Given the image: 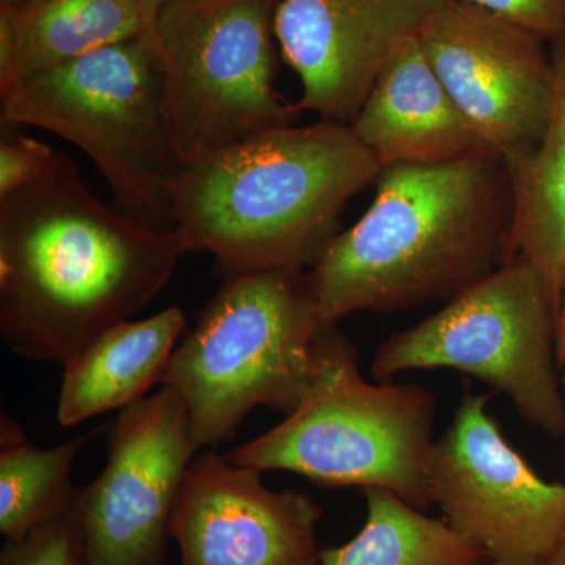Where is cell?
Masks as SVG:
<instances>
[{"label": "cell", "instance_id": "obj_1", "mask_svg": "<svg viewBox=\"0 0 565 565\" xmlns=\"http://www.w3.org/2000/svg\"><path fill=\"white\" fill-rule=\"evenodd\" d=\"M185 248L93 195L57 152L39 180L0 199V333L18 355L66 366L139 313Z\"/></svg>", "mask_w": 565, "mask_h": 565}, {"label": "cell", "instance_id": "obj_2", "mask_svg": "<svg viewBox=\"0 0 565 565\" xmlns=\"http://www.w3.org/2000/svg\"><path fill=\"white\" fill-rule=\"evenodd\" d=\"M514 188L500 154L396 163L311 267L322 321L452 299L511 258Z\"/></svg>", "mask_w": 565, "mask_h": 565}, {"label": "cell", "instance_id": "obj_3", "mask_svg": "<svg viewBox=\"0 0 565 565\" xmlns=\"http://www.w3.org/2000/svg\"><path fill=\"white\" fill-rule=\"evenodd\" d=\"M382 167L349 125H286L189 163L173 192L185 252L226 275L313 267L352 196Z\"/></svg>", "mask_w": 565, "mask_h": 565}, {"label": "cell", "instance_id": "obj_4", "mask_svg": "<svg viewBox=\"0 0 565 565\" xmlns=\"http://www.w3.org/2000/svg\"><path fill=\"white\" fill-rule=\"evenodd\" d=\"M315 356L302 404L226 459L263 473L291 471L322 487L386 489L422 511L430 508L434 394L422 385L367 382L355 345L337 323L322 327Z\"/></svg>", "mask_w": 565, "mask_h": 565}, {"label": "cell", "instance_id": "obj_5", "mask_svg": "<svg viewBox=\"0 0 565 565\" xmlns=\"http://www.w3.org/2000/svg\"><path fill=\"white\" fill-rule=\"evenodd\" d=\"M0 98L6 125L43 129L84 151L118 211L173 230V192L185 163L150 41L136 36L40 71Z\"/></svg>", "mask_w": 565, "mask_h": 565}, {"label": "cell", "instance_id": "obj_6", "mask_svg": "<svg viewBox=\"0 0 565 565\" xmlns=\"http://www.w3.org/2000/svg\"><path fill=\"white\" fill-rule=\"evenodd\" d=\"M323 326L308 274L226 277L174 349L162 384L184 401L196 446L225 444L255 407L292 414L313 382Z\"/></svg>", "mask_w": 565, "mask_h": 565}, {"label": "cell", "instance_id": "obj_7", "mask_svg": "<svg viewBox=\"0 0 565 565\" xmlns=\"http://www.w3.org/2000/svg\"><path fill=\"white\" fill-rule=\"evenodd\" d=\"M556 321L544 275L512 256L430 318L386 338L371 373L390 382L407 371H459L508 396L531 426L563 437Z\"/></svg>", "mask_w": 565, "mask_h": 565}, {"label": "cell", "instance_id": "obj_8", "mask_svg": "<svg viewBox=\"0 0 565 565\" xmlns=\"http://www.w3.org/2000/svg\"><path fill=\"white\" fill-rule=\"evenodd\" d=\"M280 0H166L156 46L185 166L300 114L275 88Z\"/></svg>", "mask_w": 565, "mask_h": 565}, {"label": "cell", "instance_id": "obj_9", "mask_svg": "<svg viewBox=\"0 0 565 565\" xmlns=\"http://www.w3.org/2000/svg\"><path fill=\"white\" fill-rule=\"evenodd\" d=\"M487 394L467 393L429 463L433 504L492 565H546L565 535V486L509 445Z\"/></svg>", "mask_w": 565, "mask_h": 565}, {"label": "cell", "instance_id": "obj_10", "mask_svg": "<svg viewBox=\"0 0 565 565\" xmlns=\"http://www.w3.org/2000/svg\"><path fill=\"white\" fill-rule=\"evenodd\" d=\"M188 407L162 385L107 429V463L76 490L85 565H163L170 520L196 452Z\"/></svg>", "mask_w": 565, "mask_h": 565}, {"label": "cell", "instance_id": "obj_11", "mask_svg": "<svg viewBox=\"0 0 565 565\" xmlns=\"http://www.w3.org/2000/svg\"><path fill=\"white\" fill-rule=\"evenodd\" d=\"M418 41L476 132L508 167L525 161L555 102L550 43L463 0H448Z\"/></svg>", "mask_w": 565, "mask_h": 565}, {"label": "cell", "instance_id": "obj_12", "mask_svg": "<svg viewBox=\"0 0 565 565\" xmlns=\"http://www.w3.org/2000/svg\"><path fill=\"white\" fill-rule=\"evenodd\" d=\"M448 0H280L274 31L302 84L297 110L351 121L397 50Z\"/></svg>", "mask_w": 565, "mask_h": 565}, {"label": "cell", "instance_id": "obj_13", "mask_svg": "<svg viewBox=\"0 0 565 565\" xmlns=\"http://www.w3.org/2000/svg\"><path fill=\"white\" fill-rule=\"evenodd\" d=\"M262 476L215 451L195 457L170 520L182 565H321L318 505Z\"/></svg>", "mask_w": 565, "mask_h": 565}, {"label": "cell", "instance_id": "obj_14", "mask_svg": "<svg viewBox=\"0 0 565 565\" xmlns=\"http://www.w3.org/2000/svg\"><path fill=\"white\" fill-rule=\"evenodd\" d=\"M349 128L382 169L494 152L452 102L418 36L390 58Z\"/></svg>", "mask_w": 565, "mask_h": 565}, {"label": "cell", "instance_id": "obj_15", "mask_svg": "<svg viewBox=\"0 0 565 565\" xmlns=\"http://www.w3.org/2000/svg\"><path fill=\"white\" fill-rule=\"evenodd\" d=\"M185 315L170 307L143 321H122L77 353L63 371L57 419L76 426L139 403L163 384Z\"/></svg>", "mask_w": 565, "mask_h": 565}, {"label": "cell", "instance_id": "obj_16", "mask_svg": "<svg viewBox=\"0 0 565 565\" xmlns=\"http://www.w3.org/2000/svg\"><path fill=\"white\" fill-rule=\"evenodd\" d=\"M143 36L140 0H20L0 6V95L32 74Z\"/></svg>", "mask_w": 565, "mask_h": 565}, {"label": "cell", "instance_id": "obj_17", "mask_svg": "<svg viewBox=\"0 0 565 565\" xmlns=\"http://www.w3.org/2000/svg\"><path fill=\"white\" fill-rule=\"evenodd\" d=\"M555 102L539 147L509 167L514 188L511 258L522 256L544 275L559 313L565 269V35L550 43Z\"/></svg>", "mask_w": 565, "mask_h": 565}, {"label": "cell", "instance_id": "obj_18", "mask_svg": "<svg viewBox=\"0 0 565 565\" xmlns=\"http://www.w3.org/2000/svg\"><path fill=\"white\" fill-rule=\"evenodd\" d=\"M366 522L351 542L321 550V565H482L486 556L446 520L396 493L366 489Z\"/></svg>", "mask_w": 565, "mask_h": 565}, {"label": "cell", "instance_id": "obj_19", "mask_svg": "<svg viewBox=\"0 0 565 565\" xmlns=\"http://www.w3.org/2000/svg\"><path fill=\"white\" fill-rule=\"evenodd\" d=\"M104 429L40 449L21 426L2 416L0 424V533L14 541L73 505L71 468L82 448Z\"/></svg>", "mask_w": 565, "mask_h": 565}, {"label": "cell", "instance_id": "obj_20", "mask_svg": "<svg viewBox=\"0 0 565 565\" xmlns=\"http://www.w3.org/2000/svg\"><path fill=\"white\" fill-rule=\"evenodd\" d=\"M0 565H85L74 503L31 533L7 541Z\"/></svg>", "mask_w": 565, "mask_h": 565}, {"label": "cell", "instance_id": "obj_21", "mask_svg": "<svg viewBox=\"0 0 565 565\" xmlns=\"http://www.w3.org/2000/svg\"><path fill=\"white\" fill-rule=\"evenodd\" d=\"M55 156L57 152L43 141L22 134L3 132L0 139V199L39 180L50 169Z\"/></svg>", "mask_w": 565, "mask_h": 565}, {"label": "cell", "instance_id": "obj_22", "mask_svg": "<svg viewBox=\"0 0 565 565\" xmlns=\"http://www.w3.org/2000/svg\"><path fill=\"white\" fill-rule=\"evenodd\" d=\"M552 43L565 35V0H463Z\"/></svg>", "mask_w": 565, "mask_h": 565}, {"label": "cell", "instance_id": "obj_23", "mask_svg": "<svg viewBox=\"0 0 565 565\" xmlns=\"http://www.w3.org/2000/svg\"><path fill=\"white\" fill-rule=\"evenodd\" d=\"M166 0H140L141 18H143V39L156 46V25H158L159 13Z\"/></svg>", "mask_w": 565, "mask_h": 565}, {"label": "cell", "instance_id": "obj_24", "mask_svg": "<svg viewBox=\"0 0 565 565\" xmlns=\"http://www.w3.org/2000/svg\"><path fill=\"white\" fill-rule=\"evenodd\" d=\"M556 352L557 362H565V269L563 278V291H561L559 313L556 321Z\"/></svg>", "mask_w": 565, "mask_h": 565}, {"label": "cell", "instance_id": "obj_25", "mask_svg": "<svg viewBox=\"0 0 565 565\" xmlns=\"http://www.w3.org/2000/svg\"><path fill=\"white\" fill-rule=\"evenodd\" d=\"M546 565H565V535L563 541H561L559 546H557L556 552L553 553V556L550 557L548 563Z\"/></svg>", "mask_w": 565, "mask_h": 565}, {"label": "cell", "instance_id": "obj_26", "mask_svg": "<svg viewBox=\"0 0 565 565\" xmlns=\"http://www.w3.org/2000/svg\"><path fill=\"white\" fill-rule=\"evenodd\" d=\"M20 0H0V6H9V3H17Z\"/></svg>", "mask_w": 565, "mask_h": 565}, {"label": "cell", "instance_id": "obj_27", "mask_svg": "<svg viewBox=\"0 0 565 565\" xmlns=\"http://www.w3.org/2000/svg\"><path fill=\"white\" fill-rule=\"evenodd\" d=\"M564 384H565V377H564Z\"/></svg>", "mask_w": 565, "mask_h": 565}]
</instances>
